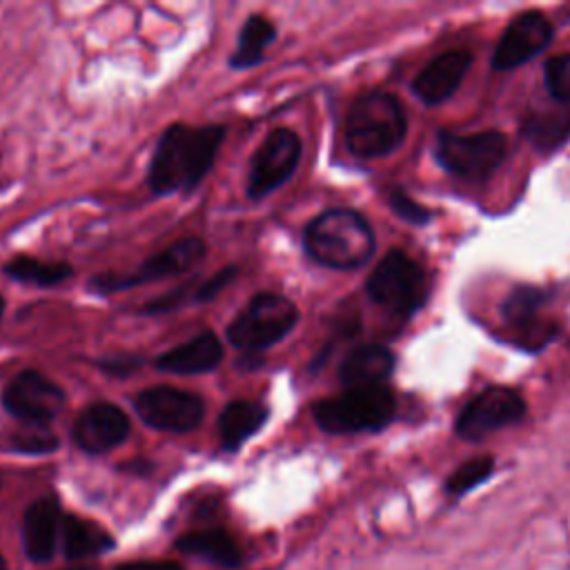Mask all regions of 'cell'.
I'll return each instance as SVG.
<instances>
[{"label": "cell", "mask_w": 570, "mask_h": 570, "mask_svg": "<svg viewBox=\"0 0 570 570\" xmlns=\"http://www.w3.org/2000/svg\"><path fill=\"white\" fill-rule=\"evenodd\" d=\"M223 358V345L214 332H200L156 358V367L171 374H203L214 370Z\"/></svg>", "instance_id": "cell-19"}, {"label": "cell", "mask_w": 570, "mask_h": 570, "mask_svg": "<svg viewBox=\"0 0 570 570\" xmlns=\"http://www.w3.org/2000/svg\"><path fill=\"white\" fill-rule=\"evenodd\" d=\"M69 570H91V568H87V566H76V568H69Z\"/></svg>", "instance_id": "cell-35"}, {"label": "cell", "mask_w": 570, "mask_h": 570, "mask_svg": "<svg viewBox=\"0 0 570 570\" xmlns=\"http://www.w3.org/2000/svg\"><path fill=\"white\" fill-rule=\"evenodd\" d=\"M550 42L552 24L548 22V18L539 11H525L517 16L503 31L492 56V69L510 71L534 58Z\"/></svg>", "instance_id": "cell-14"}, {"label": "cell", "mask_w": 570, "mask_h": 570, "mask_svg": "<svg viewBox=\"0 0 570 570\" xmlns=\"http://www.w3.org/2000/svg\"><path fill=\"white\" fill-rule=\"evenodd\" d=\"M525 414L523 396L505 385H492L479 392L456 416V434L468 441H481L488 434L519 423Z\"/></svg>", "instance_id": "cell-10"}, {"label": "cell", "mask_w": 570, "mask_h": 570, "mask_svg": "<svg viewBox=\"0 0 570 570\" xmlns=\"http://www.w3.org/2000/svg\"><path fill=\"white\" fill-rule=\"evenodd\" d=\"M546 305L548 292L539 287H517L503 301L501 314L525 350H541L557 334L554 323L543 316Z\"/></svg>", "instance_id": "cell-13"}, {"label": "cell", "mask_w": 570, "mask_h": 570, "mask_svg": "<svg viewBox=\"0 0 570 570\" xmlns=\"http://www.w3.org/2000/svg\"><path fill=\"white\" fill-rule=\"evenodd\" d=\"M472 56L465 49H450L434 56L423 71L414 78L412 89L425 105H439L448 100L465 78Z\"/></svg>", "instance_id": "cell-16"}, {"label": "cell", "mask_w": 570, "mask_h": 570, "mask_svg": "<svg viewBox=\"0 0 570 570\" xmlns=\"http://www.w3.org/2000/svg\"><path fill=\"white\" fill-rule=\"evenodd\" d=\"M407 118L396 96L387 91L361 94L345 120V142L356 158H383L405 138Z\"/></svg>", "instance_id": "cell-3"}, {"label": "cell", "mask_w": 570, "mask_h": 570, "mask_svg": "<svg viewBox=\"0 0 570 570\" xmlns=\"http://www.w3.org/2000/svg\"><path fill=\"white\" fill-rule=\"evenodd\" d=\"M176 548L189 557H198L203 561L216 563L220 568H236L243 561L238 543L232 539L229 532L220 528H205L194 530L178 537Z\"/></svg>", "instance_id": "cell-20"}, {"label": "cell", "mask_w": 570, "mask_h": 570, "mask_svg": "<svg viewBox=\"0 0 570 570\" xmlns=\"http://www.w3.org/2000/svg\"><path fill=\"white\" fill-rule=\"evenodd\" d=\"M62 403L65 390L36 370L16 374L2 392L4 410L20 423L47 425L58 414Z\"/></svg>", "instance_id": "cell-12"}, {"label": "cell", "mask_w": 570, "mask_h": 570, "mask_svg": "<svg viewBox=\"0 0 570 570\" xmlns=\"http://www.w3.org/2000/svg\"><path fill=\"white\" fill-rule=\"evenodd\" d=\"M138 416L156 430L189 432L200 425L205 403L198 394L171 385H154L142 390L136 401Z\"/></svg>", "instance_id": "cell-11"}, {"label": "cell", "mask_w": 570, "mask_h": 570, "mask_svg": "<svg viewBox=\"0 0 570 570\" xmlns=\"http://www.w3.org/2000/svg\"><path fill=\"white\" fill-rule=\"evenodd\" d=\"M394 412L396 401L385 385L350 387L343 394L321 399L312 405L316 425L332 434L381 430L392 421Z\"/></svg>", "instance_id": "cell-4"}, {"label": "cell", "mask_w": 570, "mask_h": 570, "mask_svg": "<svg viewBox=\"0 0 570 570\" xmlns=\"http://www.w3.org/2000/svg\"><path fill=\"white\" fill-rule=\"evenodd\" d=\"M238 274V267L236 265H227L223 269H218L216 274H212L203 285H198L196 294H194V301L196 303H207L212 298H216Z\"/></svg>", "instance_id": "cell-29"}, {"label": "cell", "mask_w": 570, "mask_h": 570, "mask_svg": "<svg viewBox=\"0 0 570 570\" xmlns=\"http://www.w3.org/2000/svg\"><path fill=\"white\" fill-rule=\"evenodd\" d=\"M546 87L550 96L563 105L570 102V53H559L546 62Z\"/></svg>", "instance_id": "cell-28"}, {"label": "cell", "mask_w": 570, "mask_h": 570, "mask_svg": "<svg viewBox=\"0 0 570 570\" xmlns=\"http://www.w3.org/2000/svg\"><path fill=\"white\" fill-rule=\"evenodd\" d=\"M0 570H9V566H7L4 557H2V552H0Z\"/></svg>", "instance_id": "cell-34"}, {"label": "cell", "mask_w": 570, "mask_h": 570, "mask_svg": "<svg viewBox=\"0 0 570 570\" xmlns=\"http://www.w3.org/2000/svg\"><path fill=\"white\" fill-rule=\"evenodd\" d=\"M301 160V138L285 127H278L265 136L254 151L247 176V196L254 200L265 198L278 189L296 169Z\"/></svg>", "instance_id": "cell-9"}, {"label": "cell", "mask_w": 570, "mask_h": 570, "mask_svg": "<svg viewBox=\"0 0 570 570\" xmlns=\"http://www.w3.org/2000/svg\"><path fill=\"white\" fill-rule=\"evenodd\" d=\"M394 370V354L379 343L356 345L345 354L338 365V379L350 387H374L383 385V381Z\"/></svg>", "instance_id": "cell-18"}, {"label": "cell", "mask_w": 570, "mask_h": 570, "mask_svg": "<svg viewBox=\"0 0 570 570\" xmlns=\"http://www.w3.org/2000/svg\"><path fill=\"white\" fill-rule=\"evenodd\" d=\"M140 365V358L138 356H111L107 361L100 363V367L107 372V374H114V376H127L131 370H136Z\"/></svg>", "instance_id": "cell-32"}, {"label": "cell", "mask_w": 570, "mask_h": 570, "mask_svg": "<svg viewBox=\"0 0 570 570\" xmlns=\"http://www.w3.org/2000/svg\"><path fill=\"white\" fill-rule=\"evenodd\" d=\"M187 287H176L158 298H151L145 307H142V314H165V312H171L176 309L178 305L187 303Z\"/></svg>", "instance_id": "cell-31"}, {"label": "cell", "mask_w": 570, "mask_h": 570, "mask_svg": "<svg viewBox=\"0 0 570 570\" xmlns=\"http://www.w3.org/2000/svg\"><path fill=\"white\" fill-rule=\"evenodd\" d=\"M390 207L401 216V218H405V220H410V223H428V218H430V214L421 207V205H416L405 191H401V189H392L390 191Z\"/></svg>", "instance_id": "cell-30"}, {"label": "cell", "mask_w": 570, "mask_h": 570, "mask_svg": "<svg viewBox=\"0 0 570 570\" xmlns=\"http://www.w3.org/2000/svg\"><path fill=\"white\" fill-rule=\"evenodd\" d=\"M298 321L296 305L274 292L256 294L227 327V338L234 347L258 352L278 343L294 330Z\"/></svg>", "instance_id": "cell-5"}, {"label": "cell", "mask_w": 570, "mask_h": 570, "mask_svg": "<svg viewBox=\"0 0 570 570\" xmlns=\"http://www.w3.org/2000/svg\"><path fill=\"white\" fill-rule=\"evenodd\" d=\"M71 265L65 261H42L36 256H16L4 265V274L18 283L36 287H53L71 276Z\"/></svg>", "instance_id": "cell-25"}, {"label": "cell", "mask_w": 570, "mask_h": 570, "mask_svg": "<svg viewBox=\"0 0 570 570\" xmlns=\"http://www.w3.org/2000/svg\"><path fill=\"white\" fill-rule=\"evenodd\" d=\"M492 468H494V463H492L490 456L472 459V461L459 465V468L450 474V479H448V490H450L452 494L468 492V490H472L474 485L483 483V481L492 474Z\"/></svg>", "instance_id": "cell-27"}, {"label": "cell", "mask_w": 570, "mask_h": 570, "mask_svg": "<svg viewBox=\"0 0 570 570\" xmlns=\"http://www.w3.org/2000/svg\"><path fill=\"white\" fill-rule=\"evenodd\" d=\"M2 445L20 454H47L58 448V436L47 425L22 423L2 436Z\"/></svg>", "instance_id": "cell-26"}, {"label": "cell", "mask_w": 570, "mask_h": 570, "mask_svg": "<svg viewBox=\"0 0 570 570\" xmlns=\"http://www.w3.org/2000/svg\"><path fill=\"white\" fill-rule=\"evenodd\" d=\"M367 294L392 314L410 316L425 303L428 281L416 261L401 249H392L372 269Z\"/></svg>", "instance_id": "cell-7"}, {"label": "cell", "mask_w": 570, "mask_h": 570, "mask_svg": "<svg viewBox=\"0 0 570 570\" xmlns=\"http://www.w3.org/2000/svg\"><path fill=\"white\" fill-rule=\"evenodd\" d=\"M60 539H62L65 557L71 561L91 559L96 554L107 552L114 546L111 534L100 523L76 517V514H67L62 519Z\"/></svg>", "instance_id": "cell-22"}, {"label": "cell", "mask_w": 570, "mask_h": 570, "mask_svg": "<svg viewBox=\"0 0 570 570\" xmlns=\"http://www.w3.org/2000/svg\"><path fill=\"white\" fill-rule=\"evenodd\" d=\"M62 512L53 497L36 499L22 517V543L31 561H49L58 548L62 532Z\"/></svg>", "instance_id": "cell-17"}, {"label": "cell", "mask_w": 570, "mask_h": 570, "mask_svg": "<svg viewBox=\"0 0 570 570\" xmlns=\"http://www.w3.org/2000/svg\"><path fill=\"white\" fill-rule=\"evenodd\" d=\"M225 138L223 125L189 127L176 122L163 131L149 163L147 183L154 194L191 191L212 169Z\"/></svg>", "instance_id": "cell-1"}, {"label": "cell", "mask_w": 570, "mask_h": 570, "mask_svg": "<svg viewBox=\"0 0 570 570\" xmlns=\"http://www.w3.org/2000/svg\"><path fill=\"white\" fill-rule=\"evenodd\" d=\"M309 258L332 269H356L374 254V232L354 209H327L318 214L303 234Z\"/></svg>", "instance_id": "cell-2"}, {"label": "cell", "mask_w": 570, "mask_h": 570, "mask_svg": "<svg viewBox=\"0 0 570 570\" xmlns=\"http://www.w3.org/2000/svg\"><path fill=\"white\" fill-rule=\"evenodd\" d=\"M205 254H207V247L200 238H180V240L171 243L169 247H165L163 252L149 256L136 272H131V274H116V272L98 274L89 281V287L98 294H111V292L129 289V287H136V285H142L149 281L178 276V274L189 272L194 265H198Z\"/></svg>", "instance_id": "cell-8"}, {"label": "cell", "mask_w": 570, "mask_h": 570, "mask_svg": "<svg viewBox=\"0 0 570 570\" xmlns=\"http://www.w3.org/2000/svg\"><path fill=\"white\" fill-rule=\"evenodd\" d=\"M129 434V416L114 403L87 405L73 421V443L87 454H102L120 445Z\"/></svg>", "instance_id": "cell-15"}, {"label": "cell", "mask_w": 570, "mask_h": 570, "mask_svg": "<svg viewBox=\"0 0 570 570\" xmlns=\"http://www.w3.org/2000/svg\"><path fill=\"white\" fill-rule=\"evenodd\" d=\"M267 421V407L254 401H232L218 416L220 445L229 452L238 450Z\"/></svg>", "instance_id": "cell-21"}, {"label": "cell", "mask_w": 570, "mask_h": 570, "mask_svg": "<svg viewBox=\"0 0 570 570\" xmlns=\"http://www.w3.org/2000/svg\"><path fill=\"white\" fill-rule=\"evenodd\" d=\"M2 312H4V301H2V296H0V318H2Z\"/></svg>", "instance_id": "cell-36"}, {"label": "cell", "mask_w": 570, "mask_h": 570, "mask_svg": "<svg viewBox=\"0 0 570 570\" xmlns=\"http://www.w3.org/2000/svg\"><path fill=\"white\" fill-rule=\"evenodd\" d=\"M523 136L537 149H557L570 138V107H554L530 114L523 120Z\"/></svg>", "instance_id": "cell-24"}, {"label": "cell", "mask_w": 570, "mask_h": 570, "mask_svg": "<svg viewBox=\"0 0 570 570\" xmlns=\"http://www.w3.org/2000/svg\"><path fill=\"white\" fill-rule=\"evenodd\" d=\"M276 27L261 13H252L240 27L236 49L229 58L234 69H249L263 60V51L274 42Z\"/></svg>", "instance_id": "cell-23"}, {"label": "cell", "mask_w": 570, "mask_h": 570, "mask_svg": "<svg viewBox=\"0 0 570 570\" xmlns=\"http://www.w3.org/2000/svg\"><path fill=\"white\" fill-rule=\"evenodd\" d=\"M116 570H183V568L171 561H136V563H125Z\"/></svg>", "instance_id": "cell-33"}, {"label": "cell", "mask_w": 570, "mask_h": 570, "mask_svg": "<svg viewBox=\"0 0 570 570\" xmlns=\"http://www.w3.org/2000/svg\"><path fill=\"white\" fill-rule=\"evenodd\" d=\"M505 154L508 138L501 131H441L436 138V158L443 169L472 183L490 178L505 160Z\"/></svg>", "instance_id": "cell-6"}]
</instances>
